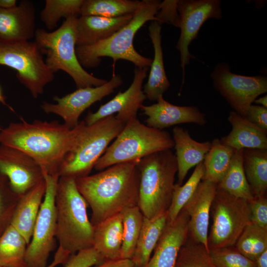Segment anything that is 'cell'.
Listing matches in <instances>:
<instances>
[{"mask_svg":"<svg viewBox=\"0 0 267 267\" xmlns=\"http://www.w3.org/2000/svg\"><path fill=\"white\" fill-rule=\"evenodd\" d=\"M139 181L136 162L117 164L76 178L77 187L91 209L92 224L137 205Z\"/></svg>","mask_w":267,"mask_h":267,"instance_id":"1","label":"cell"},{"mask_svg":"<svg viewBox=\"0 0 267 267\" xmlns=\"http://www.w3.org/2000/svg\"><path fill=\"white\" fill-rule=\"evenodd\" d=\"M0 132V144L21 150L33 158L44 172L58 175L61 163L70 149L77 131L57 121L35 120L32 123L20 118Z\"/></svg>","mask_w":267,"mask_h":267,"instance_id":"2","label":"cell"},{"mask_svg":"<svg viewBox=\"0 0 267 267\" xmlns=\"http://www.w3.org/2000/svg\"><path fill=\"white\" fill-rule=\"evenodd\" d=\"M160 2L158 0L140 1L130 21L110 37L90 45L76 46V54L82 67H97L103 57H110L114 62L126 60L137 67H150L152 59L135 50L134 40L136 32L147 22L158 21L156 16Z\"/></svg>","mask_w":267,"mask_h":267,"instance_id":"3","label":"cell"},{"mask_svg":"<svg viewBox=\"0 0 267 267\" xmlns=\"http://www.w3.org/2000/svg\"><path fill=\"white\" fill-rule=\"evenodd\" d=\"M88 206L76 179L60 176L55 194L56 239L58 247L71 255L92 247L93 226L88 216Z\"/></svg>","mask_w":267,"mask_h":267,"instance_id":"4","label":"cell"},{"mask_svg":"<svg viewBox=\"0 0 267 267\" xmlns=\"http://www.w3.org/2000/svg\"><path fill=\"white\" fill-rule=\"evenodd\" d=\"M125 125L114 115L89 126L84 121L79 123L73 143L60 167L59 176L76 179L89 175L110 143Z\"/></svg>","mask_w":267,"mask_h":267,"instance_id":"5","label":"cell"},{"mask_svg":"<svg viewBox=\"0 0 267 267\" xmlns=\"http://www.w3.org/2000/svg\"><path fill=\"white\" fill-rule=\"evenodd\" d=\"M140 173L137 206L150 219L166 211L170 206L178 167L171 149L156 152L137 163Z\"/></svg>","mask_w":267,"mask_h":267,"instance_id":"6","label":"cell"},{"mask_svg":"<svg viewBox=\"0 0 267 267\" xmlns=\"http://www.w3.org/2000/svg\"><path fill=\"white\" fill-rule=\"evenodd\" d=\"M77 18L66 19L52 32L36 29L35 42L42 54L45 53V62L54 74L59 70L66 72L73 79L77 89L102 86L107 81L88 73L78 59L76 52Z\"/></svg>","mask_w":267,"mask_h":267,"instance_id":"7","label":"cell"},{"mask_svg":"<svg viewBox=\"0 0 267 267\" xmlns=\"http://www.w3.org/2000/svg\"><path fill=\"white\" fill-rule=\"evenodd\" d=\"M174 145L168 132L149 127L135 118L126 124L94 168L102 171L117 164L137 163L156 152L171 149Z\"/></svg>","mask_w":267,"mask_h":267,"instance_id":"8","label":"cell"},{"mask_svg":"<svg viewBox=\"0 0 267 267\" xmlns=\"http://www.w3.org/2000/svg\"><path fill=\"white\" fill-rule=\"evenodd\" d=\"M0 65L16 70L17 78L35 98L54 78L35 41L0 39Z\"/></svg>","mask_w":267,"mask_h":267,"instance_id":"9","label":"cell"},{"mask_svg":"<svg viewBox=\"0 0 267 267\" xmlns=\"http://www.w3.org/2000/svg\"><path fill=\"white\" fill-rule=\"evenodd\" d=\"M210 211L212 224L208 237L209 250L234 246L251 222L248 201L217 188Z\"/></svg>","mask_w":267,"mask_h":267,"instance_id":"10","label":"cell"},{"mask_svg":"<svg viewBox=\"0 0 267 267\" xmlns=\"http://www.w3.org/2000/svg\"><path fill=\"white\" fill-rule=\"evenodd\" d=\"M45 191L28 244L25 261L28 267H46L55 246L56 215L55 194L59 178L44 172Z\"/></svg>","mask_w":267,"mask_h":267,"instance_id":"11","label":"cell"},{"mask_svg":"<svg viewBox=\"0 0 267 267\" xmlns=\"http://www.w3.org/2000/svg\"><path fill=\"white\" fill-rule=\"evenodd\" d=\"M211 77L215 89L235 112L244 117L255 99L267 91L266 76L237 75L232 73L229 66L225 63L215 67Z\"/></svg>","mask_w":267,"mask_h":267,"instance_id":"12","label":"cell"},{"mask_svg":"<svg viewBox=\"0 0 267 267\" xmlns=\"http://www.w3.org/2000/svg\"><path fill=\"white\" fill-rule=\"evenodd\" d=\"M178 18L177 26L180 34L176 48L180 53V66L184 79L185 66L194 57L189 51V45L198 36L203 24L210 19L222 17L219 0H180L178 2Z\"/></svg>","mask_w":267,"mask_h":267,"instance_id":"13","label":"cell"},{"mask_svg":"<svg viewBox=\"0 0 267 267\" xmlns=\"http://www.w3.org/2000/svg\"><path fill=\"white\" fill-rule=\"evenodd\" d=\"M122 83L120 75H113L102 86L77 89L63 97H53L56 103L44 102L41 106L46 113H53L61 117L64 124L72 129L79 124V118L86 109L113 93Z\"/></svg>","mask_w":267,"mask_h":267,"instance_id":"14","label":"cell"},{"mask_svg":"<svg viewBox=\"0 0 267 267\" xmlns=\"http://www.w3.org/2000/svg\"><path fill=\"white\" fill-rule=\"evenodd\" d=\"M0 173L5 176L19 197L42 180L44 171L31 157L15 148L0 145Z\"/></svg>","mask_w":267,"mask_h":267,"instance_id":"15","label":"cell"},{"mask_svg":"<svg viewBox=\"0 0 267 267\" xmlns=\"http://www.w3.org/2000/svg\"><path fill=\"white\" fill-rule=\"evenodd\" d=\"M148 70V67H135L134 79L129 88L124 92H119L111 100L102 105L95 112L89 111L84 120L85 124L91 125L115 113H117L116 118L125 124L137 118L138 110L146 99L142 84Z\"/></svg>","mask_w":267,"mask_h":267,"instance_id":"16","label":"cell"},{"mask_svg":"<svg viewBox=\"0 0 267 267\" xmlns=\"http://www.w3.org/2000/svg\"><path fill=\"white\" fill-rule=\"evenodd\" d=\"M189 217L183 208L168 222L147 264L143 267H176L179 252L188 237Z\"/></svg>","mask_w":267,"mask_h":267,"instance_id":"17","label":"cell"},{"mask_svg":"<svg viewBox=\"0 0 267 267\" xmlns=\"http://www.w3.org/2000/svg\"><path fill=\"white\" fill-rule=\"evenodd\" d=\"M217 188V184L202 180L194 194L183 208L189 217L188 237L190 240L202 244L208 252L210 213Z\"/></svg>","mask_w":267,"mask_h":267,"instance_id":"18","label":"cell"},{"mask_svg":"<svg viewBox=\"0 0 267 267\" xmlns=\"http://www.w3.org/2000/svg\"><path fill=\"white\" fill-rule=\"evenodd\" d=\"M140 109L147 117L145 122L147 126L156 129H164L184 123H193L204 126L207 123L205 115L193 106H177L159 98L156 103L142 105Z\"/></svg>","mask_w":267,"mask_h":267,"instance_id":"19","label":"cell"},{"mask_svg":"<svg viewBox=\"0 0 267 267\" xmlns=\"http://www.w3.org/2000/svg\"><path fill=\"white\" fill-rule=\"evenodd\" d=\"M36 30V10L31 1L21 0L11 8H0V39L29 41Z\"/></svg>","mask_w":267,"mask_h":267,"instance_id":"20","label":"cell"},{"mask_svg":"<svg viewBox=\"0 0 267 267\" xmlns=\"http://www.w3.org/2000/svg\"><path fill=\"white\" fill-rule=\"evenodd\" d=\"M133 14L115 18L81 15L76 20V46L90 45L107 39L128 23Z\"/></svg>","mask_w":267,"mask_h":267,"instance_id":"21","label":"cell"},{"mask_svg":"<svg viewBox=\"0 0 267 267\" xmlns=\"http://www.w3.org/2000/svg\"><path fill=\"white\" fill-rule=\"evenodd\" d=\"M173 134L178 167L177 184L181 185L188 171L203 161L211 142H198L191 137L187 130L178 126L174 128Z\"/></svg>","mask_w":267,"mask_h":267,"instance_id":"22","label":"cell"},{"mask_svg":"<svg viewBox=\"0 0 267 267\" xmlns=\"http://www.w3.org/2000/svg\"><path fill=\"white\" fill-rule=\"evenodd\" d=\"M161 24L152 21L148 27L149 36L154 48V58L150 65L147 81L143 91L151 101H157L170 86L165 72L162 47Z\"/></svg>","mask_w":267,"mask_h":267,"instance_id":"23","label":"cell"},{"mask_svg":"<svg viewBox=\"0 0 267 267\" xmlns=\"http://www.w3.org/2000/svg\"><path fill=\"white\" fill-rule=\"evenodd\" d=\"M228 121L232 130L220 139L224 144L234 150H267V133L234 111L229 113Z\"/></svg>","mask_w":267,"mask_h":267,"instance_id":"24","label":"cell"},{"mask_svg":"<svg viewBox=\"0 0 267 267\" xmlns=\"http://www.w3.org/2000/svg\"><path fill=\"white\" fill-rule=\"evenodd\" d=\"M45 188L44 179L19 197L15 209L11 224L24 237L28 244L32 238Z\"/></svg>","mask_w":267,"mask_h":267,"instance_id":"25","label":"cell"},{"mask_svg":"<svg viewBox=\"0 0 267 267\" xmlns=\"http://www.w3.org/2000/svg\"><path fill=\"white\" fill-rule=\"evenodd\" d=\"M93 226L92 247L105 260L121 259L123 233L121 213Z\"/></svg>","mask_w":267,"mask_h":267,"instance_id":"26","label":"cell"},{"mask_svg":"<svg viewBox=\"0 0 267 267\" xmlns=\"http://www.w3.org/2000/svg\"><path fill=\"white\" fill-rule=\"evenodd\" d=\"M167 211L152 218L144 217L139 237L131 259L135 267H143L148 262L167 224Z\"/></svg>","mask_w":267,"mask_h":267,"instance_id":"27","label":"cell"},{"mask_svg":"<svg viewBox=\"0 0 267 267\" xmlns=\"http://www.w3.org/2000/svg\"><path fill=\"white\" fill-rule=\"evenodd\" d=\"M243 164L246 178L254 197L266 196L267 150L243 149Z\"/></svg>","mask_w":267,"mask_h":267,"instance_id":"28","label":"cell"},{"mask_svg":"<svg viewBox=\"0 0 267 267\" xmlns=\"http://www.w3.org/2000/svg\"><path fill=\"white\" fill-rule=\"evenodd\" d=\"M243 151V149L235 150L229 167L217 187L231 195L249 201L254 197L244 173Z\"/></svg>","mask_w":267,"mask_h":267,"instance_id":"29","label":"cell"},{"mask_svg":"<svg viewBox=\"0 0 267 267\" xmlns=\"http://www.w3.org/2000/svg\"><path fill=\"white\" fill-rule=\"evenodd\" d=\"M234 151L220 139H214L203 161L204 175L202 180L217 184L227 171Z\"/></svg>","mask_w":267,"mask_h":267,"instance_id":"30","label":"cell"},{"mask_svg":"<svg viewBox=\"0 0 267 267\" xmlns=\"http://www.w3.org/2000/svg\"><path fill=\"white\" fill-rule=\"evenodd\" d=\"M28 243L11 224L0 236V266L2 267H28L25 254Z\"/></svg>","mask_w":267,"mask_h":267,"instance_id":"31","label":"cell"},{"mask_svg":"<svg viewBox=\"0 0 267 267\" xmlns=\"http://www.w3.org/2000/svg\"><path fill=\"white\" fill-rule=\"evenodd\" d=\"M140 3L134 0H84L80 15L118 17L134 13Z\"/></svg>","mask_w":267,"mask_h":267,"instance_id":"32","label":"cell"},{"mask_svg":"<svg viewBox=\"0 0 267 267\" xmlns=\"http://www.w3.org/2000/svg\"><path fill=\"white\" fill-rule=\"evenodd\" d=\"M121 213L123 228L121 259L131 260L141 231L144 216L137 205L128 207Z\"/></svg>","mask_w":267,"mask_h":267,"instance_id":"33","label":"cell"},{"mask_svg":"<svg viewBox=\"0 0 267 267\" xmlns=\"http://www.w3.org/2000/svg\"><path fill=\"white\" fill-rule=\"evenodd\" d=\"M234 246L246 257L255 261L267 249V228L251 222L244 229Z\"/></svg>","mask_w":267,"mask_h":267,"instance_id":"34","label":"cell"},{"mask_svg":"<svg viewBox=\"0 0 267 267\" xmlns=\"http://www.w3.org/2000/svg\"><path fill=\"white\" fill-rule=\"evenodd\" d=\"M204 175L203 162L197 165L192 175L183 185L175 184L171 202L167 211L168 222L174 220L194 194Z\"/></svg>","mask_w":267,"mask_h":267,"instance_id":"35","label":"cell"},{"mask_svg":"<svg viewBox=\"0 0 267 267\" xmlns=\"http://www.w3.org/2000/svg\"><path fill=\"white\" fill-rule=\"evenodd\" d=\"M84 0H46L40 19L48 30L55 28L61 18L78 17Z\"/></svg>","mask_w":267,"mask_h":267,"instance_id":"36","label":"cell"},{"mask_svg":"<svg viewBox=\"0 0 267 267\" xmlns=\"http://www.w3.org/2000/svg\"><path fill=\"white\" fill-rule=\"evenodd\" d=\"M176 267H217L202 244L187 240L181 248Z\"/></svg>","mask_w":267,"mask_h":267,"instance_id":"37","label":"cell"},{"mask_svg":"<svg viewBox=\"0 0 267 267\" xmlns=\"http://www.w3.org/2000/svg\"><path fill=\"white\" fill-rule=\"evenodd\" d=\"M19 199L7 178L0 173V236L11 224Z\"/></svg>","mask_w":267,"mask_h":267,"instance_id":"38","label":"cell"},{"mask_svg":"<svg viewBox=\"0 0 267 267\" xmlns=\"http://www.w3.org/2000/svg\"><path fill=\"white\" fill-rule=\"evenodd\" d=\"M209 254L217 267H256L255 261L242 254L234 246L210 250Z\"/></svg>","mask_w":267,"mask_h":267,"instance_id":"39","label":"cell"},{"mask_svg":"<svg viewBox=\"0 0 267 267\" xmlns=\"http://www.w3.org/2000/svg\"><path fill=\"white\" fill-rule=\"evenodd\" d=\"M105 259L93 247L71 255L65 267H91L102 263Z\"/></svg>","mask_w":267,"mask_h":267,"instance_id":"40","label":"cell"},{"mask_svg":"<svg viewBox=\"0 0 267 267\" xmlns=\"http://www.w3.org/2000/svg\"><path fill=\"white\" fill-rule=\"evenodd\" d=\"M251 214V222L267 228V198L266 196L254 197L248 201Z\"/></svg>","mask_w":267,"mask_h":267,"instance_id":"41","label":"cell"},{"mask_svg":"<svg viewBox=\"0 0 267 267\" xmlns=\"http://www.w3.org/2000/svg\"><path fill=\"white\" fill-rule=\"evenodd\" d=\"M178 2L167 0L161 1L156 16L158 22L171 24L176 27L178 18Z\"/></svg>","mask_w":267,"mask_h":267,"instance_id":"42","label":"cell"},{"mask_svg":"<svg viewBox=\"0 0 267 267\" xmlns=\"http://www.w3.org/2000/svg\"><path fill=\"white\" fill-rule=\"evenodd\" d=\"M245 118L267 133V108L252 104L248 110Z\"/></svg>","mask_w":267,"mask_h":267,"instance_id":"43","label":"cell"},{"mask_svg":"<svg viewBox=\"0 0 267 267\" xmlns=\"http://www.w3.org/2000/svg\"><path fill=\"white\" fill-rule=\"evenodd\" d=\"M91 267H135L131 260L120 259L113 260H104L100 264Z\"/></svg>","mask_w":267,"mask_h":267,"instance_id":"44","label":"cell"},{"mask_svg":"<svg viewBox=\"0 0 267 267\" xmlns=\"http://www.w3.org/2000/svg\"><path fill=\"white\" fill-rule=\"evenodd\" d=\"M70 256L71 255L68 253L58 247L54 255L53 261L49 265L47 266L46 267H55L59 264L65 265L68 261Z\"/></svg>","mask_w":267,"mask_h":267,"instance_id":"45","label":"cell"},{"mask_svg":"<svg viewBox=\"0 0 267 267\" xmlns=\"http://www.w3.org/2000/svg\"><path fill=\"white\" fill-rule=\"evenodd\" d=\"M255 262L256 267H267V249L257 257Z\"/></svg>","mask_w":267,"mask_h":267,"instance_id":"46","label":"cell"},{"mask_svg":"<svg viewBox=\"0 0 267 267\" xmlns=\"http://www.w3.org/2000/svg\"><path fill=\"white\" fill-rule=\"evenodd\" d=\"M16 0H0V8L8 9L16 6Z\"/></svg>","mask_w":267,"mask_h":267,"instance_id":"47","label":"cell"},{"mask_svg":"<svg viewBox=\"0 0 267 267\" xmlns=\"http://www.w3.org/2000/svg\"><path fill=\"white\" fill-rule=\"evenodd\" d=\"M256 104H260V106L267 108V96L266 95L255 99L254 102Z\"/></svg>","mask_w":267,"mask_h":267,"instance_id":"48","label":"cell"},{"mask_svg":"<svg viewBox=\"0 0 267 267\" xmlns=\"http://www.w3.org/2000/svg\"><path fill=\"white\" fill-rule=\"evenodd\" d=\"M0 102L3 105L7 107L11 111L14 112V110L9 105L6 101V97L2 94L1 88L0 87Z\"/></svg>","mask_w":267,"mask_h":267,"instance_id":"49","label":"cell"},{"mask_svg":"<svg viewBox=\"0 0 267 267\" xmlns=\"http://www.w3.org/2000/svg\"><path fill=\"white\" fill-rule=\"evenodd\" d=\"M2 129H1V128H0V131H1Z\"/></svg>","mask_w":267,"mask_h":267,"instance_id":"50","label":"cell"},{"mask_svg":"<svg viewBox=\"0 0 267 267\" xmlns=\"http://www.w3.org/2000/svg\"><path fill=\"white\" fill-rule=\"evenodd\" d=\"M0 267H2L0 266Z\"/></svg>","mask_w":267,"mask_h":267,"instance_id":"51","label":"cell"}]
</instances>
